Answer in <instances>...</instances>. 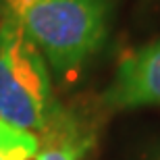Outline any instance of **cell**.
<instances>
[{
    "mask_svg": "<svg viewBox=\"0 0 160 160\" xmlns=\"http://www.w3.org/2000/svg\"><path fill=\"white\" fill-rule=\"evenodd\" d=\"M0 121L42 137V143H85L77 123L54 98L44 56L17 19L4 11L0 19Z\"/></svg>",
    "mask_w": 160,
    "mask_h": 160,
    "instance_id": "obj_1",
    "label": "cell"
},
{
    "mask_svg": "<svg viewBox=\"0 0 160 160\" xmlns=\"http://www.w3.org/2000/svg\"><path fill=\"white\" fill-rule=\"evenodd\" d=\"M83 150H85V143H73V142L42 143L36 160H79Z\"/></svg>",
    "mask_w": 160,
    "mask_h": 160,
    "instance_id": "obj_5",
    "label": "cell"
},
{
    "mask_svg": "<svg viewBox=\"0 0 160 160\" xmlns=\"http://www.w3.org/2000/svg\"><path fill=\"white\" fill-rule=\"evenodd\" d=\"M40 139L0 121V160H36Z\"/></svg>",
    "mask_w": 160,
    "mask_h": 160,
    "instance_id": "obj_4",
    "label": "cell"
},
{
    "mask_svg": "<svg viewBox=\"0 0 160 160\" xmlns=\"http://www.w3.org/2000/svg\"><path fill=\"white\" fill-rule=\"evenodd\" d=\"M19 2H23V0H2V8H11V6L19 4Z\"/></svg>",
    "mask_w": 160,
    "mask_h": 160,
    "instance_id": "obj_6",
    "label": "cell"
},
{
    "mask_svg": "<svg viewBox=\"0 0 160 160\" xmlns=\"http://www.w3.org/2000/svg\"><path fill=\"white\" fill-rule=\"evenodd\" d=\"M152 160H160V154H156V156H154V158H152Z\"/></svg>",
    "mask_w": 160,
    "mask_h": 160,
    "instance_id": "obj_7",
    "label": "cell"
},
{
    "mask_svg": "<svg viewBox=\"0 0 160 160\" xmlns=\"http://www.w3.org/2000/svg\"><path fill=\"white\" fill-rule=\"evenodd\" d=\"M117 0H23L11 8L46 65L58 77H73L110 38Z\"/></svg>",
    "mask_w": 160,
    "mask_h": 160,
    "instance_id": "obj_2",
    "label": "cell"
},
{
    "mask_svg": "<svg viewBox=\"0 0 160 160\" xmlns=\"http://www.w3.org/2000/svg\"><path fill=\"white\" fill-rule=\"evenodd\" d=\"M108 110L160 106V40L133 50L119 62L102 94Z\"/></svg>",
    "mask_w": 160,
    "mask_h": 160,
    "instance_id": "obj_3",
    "label": "cell"
}]
</instances>
